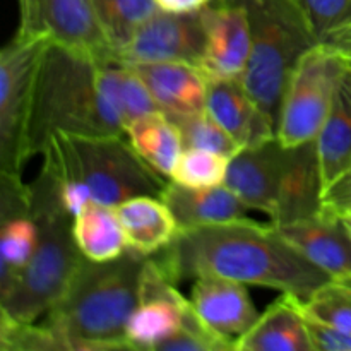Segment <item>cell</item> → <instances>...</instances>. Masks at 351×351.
<instances>
[{
	"label": "cell",
	"mask_w": 351,
	"mask_h": 351,
	"mask_svg": "<svg viewBox=\"0 0 351 351\" xmlns=\"http://www.w3.org/2000/svg\"><path fill=\"white\" fill-rule=\"evenodd\" d=\"M153 257L177 285L219 276L297 295L302 300L331 278L293 249L273 223L250 218L180 230Z\"/></svg>",
	"instance_id": "6da1fadb"
},
{
	"label": "cell",
	"mask_w": 351,
	"mask_h": 351,
	"mask_svg": "<svg viewBox=\"0 0 351 351\" xmlns=\"http://www.w3.org/2000/svg\"><path fill=\"white\" fill-rule=\"evenodd\" d=\"M125 136L115 96V62L50 43L41 60L29 120L31 158L53 134Z\"/></svg>",
	"instance_id": "7a4b0ae2"
},
{
	"label": "cell",
	"mask_w": 351,
	"mask_h": 351,
	"mask_svg": "<svg viewBox=\"0 0 351 351\" xmlns=\"http://www.w3.org/2000/svg\"><path fill=\"white\" fill-rule=\"evenodd\" d=\"M41 154V168L51 177L71 216L88 202L115 208L137 195L161 197L170 182L137 154L125 136L57 132Z\"/></svg>",
	"instance_id": "3957f363"
},
{
	"label": "cell",
	"mask_w": 351,
	"mask_h": 351,
	"mask_svg": "<svg viewBox=\"0 0 351 351\" xmlns=\"http://www.w3.org/2000/svg\"><path fill=\"white\" fill-rule=\"evenodd\" d=\"M147 257L127 249L119 259H82L64 297L45 314L67 351L130 350L127 324L139 302Z\"/></svg>",
	"instance_id": "277c9868"
},
{
	"label": "cell",
	"mask_w": 351,
	"mask_h": 351,
	"mask_svg": "<svg viewBox=\"0 0 351 351\" xmlns=\"http://www.w3.org/2000/svg\"><path fill=\"white\" fill-rule=\"evenodd\" d=\"M31 213L38 243L16 287L0 298V314L21 322H36L67 291L84 256L74 239V216L65 211L50 175L41 168L29 184Z\"/></svg>",
	"instance_id": "5b68a950"
},
{
	"label": "cell",
	"mask_w": 351,
	"mask_h": 351,
	"mask_svg": "<svg viewBox=\"0 0 351 351\" xmlns=\"http://www.w3.org/2000/svg\"><path fill=\"white\" fill-rule=\"evenodd\" d=\"M252 31L250 57L240 82L276 122L285 89L300 58L319 45L297 0H242Z\"/></svg>",
	"instance_id": "8992f818"
},
{
	"label": "cell",
	"mask_w": 351,
	"mask_h": 351,
	"mask_svg": "<svg viewBox=\"0 0 351 351\" xmlns=\"http://www.w3.org/2000/svg\"><path fill=\"white\" fill-rule=\"evenodd\" d=\"M50 41L24 34L0 51V173L23 175L29 160V120L41 60Z\"/></svg>",
	"instance_id": "52a82bcc"
},
{
	"label": "cell",
	"mask_w": 351,
	"mask_h": 351,
	"mask_svg": "<svg viewBox=\"0 0 351 351\" xmlns=\"http://www.w3.org/2000/svg\"><path fill=\"white\" fill-rule=\"evenodd\" d=\"M346 72V62L321 43L308 50L285 89L278 115L276 137L283 146L317 139Z\"/></svg>",
	"instance_id": "ba28073f"
},
{
	"label": "cell",
	"mask_w": 351,
	"mask_h": 351,
	"mask_svg": "<svg viewBox=\"0 0 351 351\" xmlns=\"http://www.w3.org/2000/svg\"><path fill=\"white\" fill-rule=\"evenodd\" d=\"M19 33L113 62V50L101 29L93 0H19Z\"/></svg>",
	"instance_id": "9c48e42d"
},
{
	"label": "cell",
	"mask_w": 351,
	"mask_h": 351,
	"mask_svg": "<svg viewBox=\"0 0 351 351\" xmlns=\"http://www.w3.org/2000/svg\"><path fill=\"white\" fill-rule=\"evenodd\" d=\"M206 33L201 12L173 14L158 9L144 21L129 43L115 53V62L123 65L185 62L201 64Z\"/></svg>",
	"instance_id": "30bf717a"
},
{
	"label": "cell",
	"mask_w": 351,
	"mask_h": 351,
	"mask_svg": "<svg viewBox=\"0 0 351 351\" xmlns=\"http://www.w3.org/2000/svg\"><path fill=\"white\" fill-rule=\"evenodd\" d=\"M191 307V298L178 291L177 283L153 256L147 257L141 274L139 302L125 331L130 350L156 351L180 328Z\"/></svg>",
	"instance_id": "8fae6325"
},
{
	"label": "cell",
	"mask_w": 351,
	"mask_h": 351,
	"mask_svg": "<svg viewBox=\"0 0 351 351\" xmlns=\"http://www.w3.org/2000/svg\"><path fill=\"white\" fill-rule=\"evenodd\" d=\"M206 43L199 69L206 77L242 79L250 57L252 31L242 0H213L202 9Z\"/></svg>",
	"instance_id": "7c38bea8"
},
{
	"label": "cell",
	"mask_w": 351,
	"mask_h": 351,
	"mask_svg": "<svg viewBox=\"0 0 351 351\" xmlns=\"http://www.w3.org/2000/svg\"><path fill=\"white\" fill-rule=\"evenodd\" d=\"M36 243L29 184H24L23 175L0 173V298L16 287Z\"/></svg>",
	"instance_id": "4fadbf2b"
},
{
	"label": "cell",
	"mask_w": 351,
	"mask_h": 351,
	"mask_svg": "<svg viewBox=\"0 0 351 351\" xmlns=\"http://www.w3.org/2000/svg\"><path fill=\"white\" fill-rule=\"evenodd\" d=\"M281 237L331 278L351 274V232L341 215L322 208L311 218L274 225Z\"/></svg>",
	"instance_id": "5bb4252c"
},
{
	"label": "cell",
	"mask_w": 351,
	"mask_h": 351,
	"mask_svg": "<svg viewBox=\"0 0 351 351\" xmlns=\"http://www.w3.org/2000/svg\"><path fill=\"white\" fill-rule=\"evenodd\" d=\"M206 110L242 149L276 137V122L257 105L240 79L206 77Z\"/></svg>",
	"instance_id": "9a60e30c"
},
{
	"label": "cell",
	"mask_w": 351,
	"mask_h": 351,
	"mask_svg": "<svg viewBox=\"0 0 351 351\" xmlns=\"http://www.w3.org/2000/svg\"><path fill=\"white\" fill-rule=\"evenodd\" d=\"M191 302L209 328L235 341L261 315L250 300L247 285L228 278H195Z\"/></svg>",
	"instance_id": "2e32d148"
},
{
	"label": "cell",
	"mask_w": 351,
	"mask_h": 351,
	"mask_svg": "<svg viewBox=\"0 0 351 351\" xmlns=\"http://www.w3.org/2000/svg\"><path fill=\"white\" fill-rule=\"evenodd\" d=\"M149 89L158 108L170 117L206 110L208 81L197 65L185 62L129 65Z\"/></svg>",
	"instance_id": "e0dca14e"
},
{
	"label": "cell",
	"mask_w": 351,
	"mask_h": 351,
	"mask_svg": "<svg viewBox=\"0 0 351 351\" xmlns=\"http://www.w3.org/2000/svg\"><path fill=\"white\" fill-rule=\"evenodd\" d=\"M300 297L281 293L235 341V351H314Z\"/></svg>",
	"instance_id": "ac0fdd59"
},
{
	"label": "cell",
	"mask_w": 351,
	"mask_h": 351,
	"mask_svg": "<svg viewBox=\"0 0 351 351\" xmlns=\"http://www.w3.org/2000/svg\"><path fill=\"white\" fill-rule=\"evenodd\" d=\"M161 197L173 213L178 232L249 218V208L225 184L216 187H184L170 180Z\"/></svg>",
	"instance_id": "d6986e66"
},
{
	"label": "cell",
	"mask_w": 351,
	"mask_h": 351,
	"mask_svg": "<svg viewBox=\"0 0 351 351\" xmlns=\"http://www.w3.org/2000/svg\"><path fill=\"white\" fill-rule=\"evenodd\" d=\"M127 245L141 256L161 252L178 233L177 219L163 197L137 195L115 206Z\"/></svg>",
	"instance_id": "ffe728a7"
},
{
	"label": "cell",
	"mask_w": 351,
	"mask_h": 351,
	"mask_svg": "<svg viewBox=\"0 0 351 351\" xmlns=\"http://www.w3.org/2000/svg\"><path fill=\"white\" fill-rule=\"evenodd\" d=\"M322 180L326 189L351 170V74L346 69L335 103L317 139Z\"/></svg>",
	"instance_id": "44dd1931"
},
{
	"label": "cell",
	"mask_w": 351,
	"mask_h": 351,
	"mask_svg": "<svg viewBox=\"0 0 351 351\" xmlns=\"http://www.w3.org/2000/svg\"><path fill=\"white\" fill-rule=\"evenodd\" d=\"M125 137L151 168L170 178L185 146L177 123L167 113L154 112L132 120L127 123Z\"/></svg>",
	"instance_id": "7402d4cb"
},
{
	"label": "cell",
	"mask_w": 351,
	"mask_h": 351,
	"mask_svg": "<svg viewBox=\"0 0 351 351\" xmlns=\"http://www.w3.org/2000/svg\"><path fill=\"white\" fill-rule=\"evenodd\" d=\"M74 239L82 256L93 263L119 259L129 249L115 208L98 202H88L74 216Z\"/></svg>",
	"instance_id": "603a6c76"
},
{
	"label": "cell",
	"mask_w": 351,
	"mask_h": 351,
	"mask_svg": "<svg viewBox=\"0 0 351 351\" xmlns=\"http://www.w3.org/2000/svg\"><path fill=\"white\" fill-rule=\"evenodd\" d=\"M101 29L115 53L122 50L137 27L158 10L154 0H93Z\"/></svg>",
	"instance_id": "cb8c5ba5"
},
{
	"label": "cell",
	"mask_w": 351,
	"mask_h": 351,
	"mask_svg": "<svg viewBox=\"0 0 351 351\" xmlns=\"http://www.w3.org/2000/svg\"><path fill=\"white\" fill-rule=\"evenodd\" d=\"M230 158L201 147H184L170 180L184 187H216L226 180Z\"/></svg>",
	"instance_id": "d4e9b609"
},
{
	"label": "cell",
	"mask_w": 351,
	"mask_h": 351,
	"mask_svg": "<svg viewBox=\"0 0 351 351\" xmlns=\"http://www.w3.org/2000/svg\"><path fill=\"white\" fill-rule=\"evenodd\" d=\"M302 308L312 317L351 332V274L329 278L307 300Z\"/></svg>",
	"instance_id": "484cf974"
},
{
	"label": "cell",
	"mask_w": 351,
	"mask_h": 351,
	"mask_svg": "<svg viewBox=\"0 0 351 351\" xmlns=\"http://www.w3.org/2000/svg\"><path fill=\"white\" fill-rule=\"evenodd\" d=\"M170 119L177 123L185 147H201V149L225 154L228 158L235 156L242 149L237 141L209 115L208 110L191 115L170 117Z\"/></svg>",
	"instance_id": "4316f807"
},
{
	"label": "cell",
	"mask_w": 351,
	"mask_h": 351,
	"mask_svg": "<svg viewBox=\"0 0 351 351\" xmlns=\"http://www.w3.org/2000/svg\"><path fill=\"white\" fill-rule=\"evenodd\" d=\"M235 351V339L219 335L197 315L194 305L187 311L180 328L165 339L156 351Z\"/></svg>",
	"instance_id": "83f0119b"
},
{
	"label": "cell",
	"mask_w": 351,
	"mask_h": 351,
	"mask_svg": "<svg viewBox=\"0 0 351 351\" xmlns=\"http://www.w3.org/2000/svg\"><path fill=\"white\" fill-rule=\"evenodd\" d=\"M2 351H67L47 324L21 322L0 314Z\"/></svg>",
	"instance_id": "f1b7e54d"
},
{
	"label": "cell",
	"mask_w": 351,
	"mask_h": 351,
	"mask_svg": "<svg viewBox=\"0 0 351 351\" xmlns=\"http://www.w3.org/2000/svg\"><path fill=\"white\" fill-rule=\"evenodd\" d=\"M307 14L319 41L329 31L351 21V0H297Z\"/></svg>",
	"instance_id": "f546056e"
},
{
	"label": "cell",
	"mask_w": 351,
	"mask_h": 351,
	"mask_svg": "<svg viewBox=\"0 0 351 351\" xmlns=\"http://www.w3.org/2000/svg\"><path fill=\"white\" fill-rule=\"evenodd\" d=\"M302 308V300H300ZM308 336H311L314 351H351V332L339 329L336 326L326 324L319 319L312 317L302 308Z\"/></svg>",
	"instance_id": "4dcf8cb0"
},
{
	"label": "cell",
	"mask_w": 351,
	"mask_h": 351,
	"mask_svg": "<svg viewBox=\"0 0 351 351\" xmlns=\"http://www.w3.org/2000/svg\"><path fill=\"white\" fill-rule=\"evenodd\" d=\"M324 206L335 211L351 208V170L335 182L324 192Z\"/></svg>",
	"instance_id": "1f68e13d"
},
{
	"label": "cell",
	"mask_w": 351,
	"mask_h": 351,
	"mask_svg": "<svg viewBox=\"0 0 351 351\" xmlns=\"http://www.w3.org/2000/svg\"><path fill=\"white\" fill-rule=\"evenodd\" d=\"M319 43L328 48V50L335 51L345 62H351V21L336 27V29L329 31L328 34L321 38Z\"/></svg>",
	"instance_id": "d6a6232c"
},
{
	"label": "cell",
	"mask_w": 351,
	"mask_h": 351,
	"mask_svg": "<svg viewBox=\"0 0 351 351\" xmlns=\"http://www.w3.org/2000/svg\"><path fill=\"white\" fill-rule=\"evenodd\" d=\"M213 0H154L158 9L165 12L173 14H191L201 12L204 7H208Z\"/></svg>",
	"instance_id": "836d02e7"
},
{
	"label": "cell",
	"mask_w": 351,
	"mask_h": 351,
	"mask_svg": "<svg viewBox=\"0 0 351 351\" xmlns=\"http://www.w3.org/2000/svg\"><path fill=\"white\" fill-rule=\"evenodd\" d=\"M338 213L341 215L343 221L346 223V226H348L350 232H351V209H345V211H338Z\"/></svg>",
	"instance_id": "e575fe53"
},
{
	"label": "cell",
	"mask_w": 351,
	"mask_h": 351,
	"mask_svg": "<svg viewBox=\"0 0 351 351\" xmlns=\"http://www.w3.org/2000/svg\"><path fill=\"white\" fill-rule=\"evenodd\" d=\"M346 69H348V72L351 74V62H346Z\"/></svg>",
	"instance_id": "d590c367"
},
{
	"label": "cell",
	"mask_w": 351,
	"mask_h": 351,
	"mask_svg": "<svg viewBox=\"0 0 351 351\" xmlns=\"http://www.w3.org/2000/svg\"><path fill=\"white\" fill-rule=\"evenodd\" d=\"M350 209H351V208H350Z\"/></svg>",
	"instance_id": "8d00e7d4"
}]
</instances>
